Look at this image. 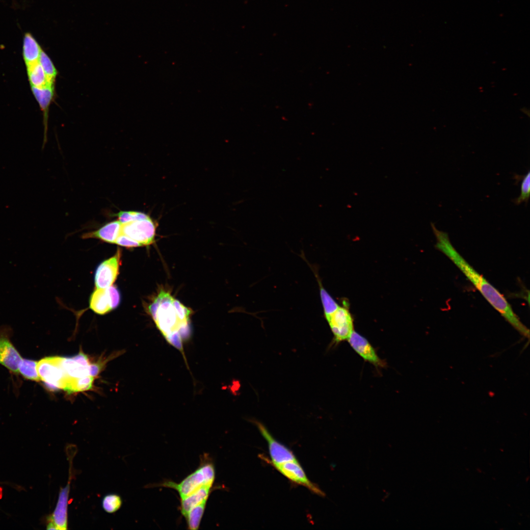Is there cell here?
<instances>
[{"mask_svg":"<svg viewBox=\"0 0 530 530\" xmlns=\"http://www.w3.org/2000/svg\"><path fill=\"white\" fill-rule=\"evenodd\" d=\"M61 364L65 372L71 378H77L89 375L88 367L79 364L72 358L62 357Z\"/></svg>","mask_w":530,"mask_h":530,"instance_id":"obj_19","label":"cell"},{"mask_svg":"<svg viewBox=\"0 0 530 530\" xmlns=\"http://www.w3.org/2000/svg\"><path fill=\"white\" fill-rule=\"evenodd\" d=\"M353 349L365 361L376 367H383L384 363L368 340L353 330L347 340Z\"/></svg>","mask_w":530,"mask_h":530,"instance_id":"obj_12","label":"cell"},{"mask_svg":"<svg viewBox=\"0 0 530 530\" xmlns=\"http://www.w3.org/2000/svg\"><path fill=\"white\" fill-rule=\"evenodd\" d=\"M255 424L262 435L267 441L271 457V463L275 465L290 461L297 460L289 448L278 442L262 423L255 421Z\"/></svg>","mask_w":530,"mask_h":530,"instance_id":"obj_9","label":"cell"},{"mask_svg":"<svg viewBox=\"0 0 530 530\" xmlns=\"http://www.w3.org/2000/svg\"><path fill=\"white\" fill-rule=\"evenodd\" d=\"M49 82L54 84L57 72L49 56L42 50L39 59Z\"/></svg>","mask_w":530,"mask_h":530,"instance_id":"obj_22","label":"cell"},{"mask_svg":"<svg viewBox=\"0 0 530 530\" xmlns=\"http://www.w3.org/2000/svg\"><path fill=\"white\" fill-rule=\"evenodd\" d=\"M94 378V377L90 375L75 378L72 381L68 393L71 394L91 389L93 386Z\"/></svg>","mask_w":530,"mask_h":530,"instance_id":"obj_23","label":"cell"},{"mask_svg":"<svg viewBox=\"0 0 530 530\" xmlns=\"http://www.w3.org/2000/svg\"><path fill=\"white\" fill-rule=\"evenodd\" d=\"M112 303L113 309L117 308L121 301V295L118 288L114 286H111L107 288Z\"/></svg>","mask_w":530,"mask_h":530,"instance_id":"obj_28","label":"cell"},{"mask_svg":"<svg viewBox=\"0 0 530 530\" xmlns=\"http://www.w3.org/2000/svg\"><path fill=\"white\" fill-rule=\"evenodd\" d=\"M331 314L324 316L333 335L336 344L347 340L354 330L353 318L349 310L347 302H343Z\"/></svg>","mask_w":530,"mask_h":530,"instance_id":"obj_5","label":"cell"},{"mask_svg":"<svg viewBox=\"0 0 530 530\" xmlns=\"http://www.w3.org/2000/svg\"><path fill=\"white\" fill-rule=\"evenodd\" d=\"M121 257V251L118 249L114 256L98 266L94 276L96 289H105L113 285L119 274Z\"/></svg>","mask_w":530,"mask_h":530,"instance_id":"obj_8","label":"cell"},{"mask_svg":"<svg viewBox=\"0 0 530 530\" xmlns=\"http://www.w3.org/2000/svg\"><path fill=\"white\" fill-rule=\"evenodd\" d=\"M11 334L12 329L9 326L0 327V364L17 374L22 358L10 341Z\"/></svg>","mask_w":530,"mask_h":530,"instance_id":"obj_7","label":"cell"},{"mask_svg":"<svg viewBox=\"0 0 530 530\" xmlns=\"http://www.w3.org/2000/svg\"><path fill=\"white\" fill-rule=\"evenodd\" d=\"M122 501L120 496L115 494L106 495L102 500V507L107 513L117 511L121 506Z\"/></svg>","mask_w":530,"mask_h":530,"instance_id":"obj_24","label":"cell"},{"mask_svg":"<svg viewBox=\"0 0 530 530\" xmlns=\"http://www.w3.org/2000/svg\"><path fill=\"white\" fill-rule=\"evenodd\" d=\"M211 486L204 487L187 496L180 498V510L184 516L193 508L203 504H207Z\"/></svg>","mask_w":530,"mask_h":530,"instance_id":"obj_16","label":"cell"},{"mask_svg":"<svg viewBox=\"0 0 530 530\" xmlns=\"http://www.w3.org/2000/svg\"><path fill=\"white\" fill-rule=\"evenodd\" d=\"M35 361L22 358L19 367V372L25 378L38 382L40 380L37 371Z\"/></svg>","mask_w":530,"mask_h":530,"instance_id":"obj_20","label":"cell"},{"mask_svg":"<svg viewBox=\"0 0 530 530\" xmlns=\"http://www.w3.org/2000/svg\"><path fill=\"white\" fill-rule=\"evenodd\" d=\"M32 92L43 112L45 131L47 129L48 110L54 94V86L43 88L31 86Z\"/></svg>","mask_w":530,"mask_h":530,"instance_id":"obj_17","label":"cell"},{"mask_svg":"<svg viewBox=\"0 0 530 530\" xmlns=\"http://www.w3.org/2000/svg\"><path fill=\"white\" fill-rule=\"evenodd\" d=\"M145 214L144 213L135 211H120L117 213L118 220L121 223L124 224L141 217Z\"/></svg>","mask_w":530,"mask_h":530,"instance_id":"obj_26","label":"cell"},{"mask_svg":"<svg viewBox=\"0 0 530 530\" xmlns=\"http://www.w3.org/2000/svg\"><path fill=\"white\" fill-rule=\"evenodd\" d=\"M122 224L117 220L107 223L96 231L84 234L83 238H94L109 243H115L121 234Z\"/></svg>","mask_w":530,"mask_h":530,"instance_id":"obj_13","label":"cell"},{"mask_svg":"<svg viewBox=\"0 0 530 530\" xmlns=\"http://www.w3.org/2000/svg\"><path fill=\"white\" fill-rule=\"evenodd\" d=\"M274 467L292 481L307 487L318 495H324V493L308 479L298 460L286 462Z\"/></svg>","mask_w":530,"mask_h":530,"instance_id":"obj_10","label":"cell"},{"mask_svg":"<svg viewBox=\"0 0 530 530\" xmlns=\"http://www.w3.org/2000/svg\"><path fill=\"white\" fill-rule=\"evenodd\" d=\"M26 69L28 80L31 86L43 88L49 86H54V84H51L49 82L45 73L39 62L26 67Z\"/></svg>","mask_w":530,"mask_h":530,"instance_id":"obj_18","label":"cell"},{"mask_svg":"<svg viewBox=\"0 0 530 530\" xmlns=\"http://www.w3.org/2000/svg\"><path fill=\"white\" fill-rule=\"evenodd\" d=\"M156 226L153 220L145 214L137 219L122 224L121 233L138 243L140 246L153 243Z\"/></svg>","mask_w":530,"mask_h":530,"instance_id":"obj_6","label":"cell"},{"mask_svg":"<svg viewBox=\"0 0 530 530\" xmlns=\"http://www.w3.org/2000/svg\"><path fill=\"white\" fill-rule=\"evenodd\" d=\"M206 506V504L198 505L193 508L184 516L189 530H196L199 529Z\"/></svg>","mask_w":530,"mask_h":530,"instance_id":"obj_21","label":"cell"},{"mask_svg":"<svg viewBox=\"0 0 530 530\" xmlns=\"http://www.w3.org/2000/svg\"><path fill=\"white\" fill-rule=\"evenodd\" d=\"M431 226L436 239L435 247L444 254L461 270L487 301L522 335L529 338V330L520 321L504 295L479 274L458 252L451 243L448 234Z\"/></svg>","mask_w":530,"mask_h":530,"instance_id":"obj_1","label":"cell"},{"mask_svg":"<svg viewBox=\"0 0 530 530\" xmlns=\"http://www.w3.org/2000/svg\"><path fill=\"white\" fill-rule=\"evenodd\" d=\"M115 243L127 248H133L140 246L138 243L122 233L117 238Z\"/></svg>","mask_w":530,"mask_h":530,"instance_id":"obj_27","label":"cell"},{"mask_svg":"<svg viewBox=\"0 0 530 530\" xmlns=\"http://www.w3.org/2000/svg\"><path fill=\"white\" fill-rule=\"evenodd\" d=\"M157 327L170 343L181 342L189 330L192 310L161 289L148 306Z\"/></svg>","mask_w":530,"mask_h":530,"instance_id":"obj_2","label":"cell"},{"mask_svg":"<svg viewBox=\"0 0 530 530\" xmlns=\"http://www.w3.org/2000/svg\"><path fill=\"white\" fill-rule=\"evenodd\" d=\"M103 364L101 362H97L91 364L88 366L89 375L95 377H96L102 369Z\"/></svg>","mask_w":530,"mask_h":530,"instance_id":"obj_29","label":"cell"},{"mask_svg":"<svg viewBox=\"0 0 530 530\" xmlns=\"http://www.w3.org/2000/svg\"><path fill=\"white\" fill-rule=\"evenodd\" d=\"M89 306L93 311L99 315L106 314L113 310L107 288L96 289L92 293Z\"/></svg>","mask_w":530,"mask_h":530,"instance_id":"obj_14","label":"cell"},{"mask_svg":"<svg viewBox=\"0 0 530 530\" xmlns=\"http://www.w3.org/2000/svg\"><path fill=\"white\" fill-rule=\"evenodd\" d=\"M72 358L79 364L85 367H88L90 364L88 358L86 355L82 352H80L77 355Z\"/></svg>","mask_w":530,"mask_h":530,"instance_id":"obj_30","label":"cell"},{"mask_svg":"<svg viewBox=\"0 0 530 530\" xmlns=\"http://www.w3.org/2000/svg\"><path fill=\"white\" fill-rule=\"evenodd\" d=\"M522 179L520 194L514 200L516 205H520L522 202L528 203L530 194V172L524 176H519Z\"/></svg>","mask_w":530,"mask_h":530,"instance_id":"obj_25","label":"cell"},{"mask_svg":"<svg viewBox=\"0 0 530 530\" xmlns=\"http://www.w3.org/2000/svg\"><path fill=\"white\" fill-rule=\"evenodd\" d=\"M215 477V469L212 462L202 463L195 471L188 475L179 483L166 480L158 485L177 491L180 498L189 495L200 489L212 487Z\"/></svg>","mask_w":530,"mask_h":530,"instance_id":"obj_3","label":"cell"},{"mask_svg":"<svg viewBox=\"0 0 530 530\" xmlns=\"http://www.w3.org/2000/svg\"><path fill=\"white\" fill-rule=\"evenodd\" d=\"M72 467H70L69 477L67 485L60 488L55 508L47 521H51L56 526L57 530H66L68 527V504L72 479Z\"/></svg>","mask_w":530,"mask_h":530,"instance_id":"obj_11","label":"cell"},{"mask_svg":"<svg viewBox=\"0 0 530 530\" xmlns=\"http://www.w3.org/2000/svg\"><path fill=\"white\" fill-rule=\"evenodd\" d=\"M42 50L32 34L26 32L23 41V56L26 67L39 62Z\"/></svg>","mask_w":530,"mask_h":530,"instance_id":"obj_15","label":"cell"},{"mask_svg":"<svg viewBox=\"0 0 530 530\" xmlns=\"http://www.w3.org/2000/svg\"><path fill=\"white\" fill-rule=\"evenodd\" d=\"M61 357H47L37 363V371L42 380L51 390L67 391L74 378L70 377L63 369Z\"/></svg>","mask_w":530,"mask_h":530,"instance_id":"obj_4","label":"cell"}]
</instances>
